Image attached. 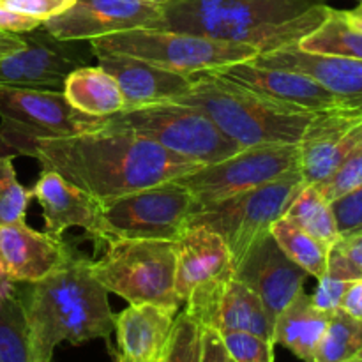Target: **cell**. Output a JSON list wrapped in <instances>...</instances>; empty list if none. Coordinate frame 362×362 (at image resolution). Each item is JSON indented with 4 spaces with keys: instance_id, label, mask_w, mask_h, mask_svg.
Listing matches in <instances>:
<instances>
[{
    "instance_id": "1",
    "label": "cell",
    "mask_w": 362,
    "mask_h": 362,
    "mask_svg": "<svg viewBox=\"0 0 362 362\" xmlns=\"http://www.w3.org/2000/svg\"><path fill=\"white\" fill-rule=\"evenodd\" d=\"M34 158L101 204L187 175L202 165L166 151L115 117L92 129L35 144Z\"/></svg>"
},
{
    "instance_id": "2",
    "label": "cell",
    "mask_w": 362,
    "mask_h": 362,
    "mask_svg": "<svg viewBox=\"0 0 362 362\" xmlns=\"http://www.w3.org/2000/svg\"><path fill=\"white\" fill-rule=\"evenodd\" d=\"M92 258L74 251L35 283H18V297L35 362H52L60 343H110L113 317L108 292L92 274Z\"/></svg>"
},
{
    "instance_id": "3",
    "label": "cell",
    "mask_w": 362,
    "mask_h": 362,
    "mask_svg": "<svg viewBox=\"0 0 362 362\" xmlns=\"http://www.w3.org/2000/svg\"><path fill=\"white\" fill-rule=\"evenodd\" d=\"M329 13L324 0H172L163 6V28L269 53L299 45Z\"/></svg>"
},
{
    "instance_id": "4",
    "label": "cell",
    "mask_w": 362,
    "mask_h": 362,
    "mask_svg": "<svg viewBox=\"0 0 362 362\" xmlns=\"http://www.w3.org/2000/svg\"><path fill=\"white\" fill-rule=\"evenodd\" d=\"M172 103L200 110L221 133L244 148L297 145L315 117V112L283 105L212 71L193 74L189 90Z\"/></svg>"
},
{
    "instance_id": "5",
    "label": "cell",
    "mask_w": 362,
    "mask_h": 362,
    "mask_svg": "<svg viewBox=\"0 0 362 362\" xmlns=\"http://www.w3.org/2000/svg\"><path fill=\"white\" fill-rule=\"evenodd\" d=\"M92 274L108 293L129 304H159L180 310L175 293V243L152 239H108Z\"/></svg>"
},
{
    "instance_id": "6",
    "label": "cell",
    "mask_w": 362,
    "mask_h": 362,
    "mask_svg": "<svg viewBox=\"0 0 362 362\" xmlns=\"http://www.w3.org/2000/svg\"><path fill=\"white\" fill-rule=\"evenodd\" d=\"M88 45L92 52L124 53L186 76L219 69L230 64L247 62L260 53L250 45L218 41L168 28H133L115 32L105 37L92 39Z\"/></svg>"
},
{
    "instance_id": "7",
    "label": "cell",
    "mask_w": 362,
    "mask_h": 362,
    "mask_svg": "<svg viewBox=\"0 0 362 362\" xmlns=\"http://www.w3.org/2000/svg\"><path fill=\"white\" fill-rule=\"evenodd\" d=\"M304 186L306 180L297 168L260 187L198 207L189 225H204L221 235L237 269L251 247L271 233L272 223L285 216Z\"/></svg>"
},
{
    "instance_id": "8",
    "label": "cell",
    "mask_w": 362,
    "mask_h": 362,
    "mask_svg": "<svg viewBox=\"0 0 362 362\" xmlns=\"http://www.w3.org/2000/svg\"><path fill=\"white\" fill-rule=\"evenodd\" d=\"M99 120V117L74 110L62 90H0V147L7 151V156L34 158L37 141L83 133L92 129Z\"/></svg>"
},
{
    "instance_id": "9",
    "label": "cell",
    "mask_w": 362,
    "mask_h": 362,
    "mask_svg": "<svg viewBox=\"0 0 362 362\" xmlns=\"http://www.w3.org/2000/svg\"><path fill=\"white\" fill-rule=\"evenodd\" d=\"M103 243L108 239H152L175 243L189 226L197 204L177 179L101 204Z\"/></svg>"
},
{
    "instance_id": "10",
    "label": "cell",
    "mask_w": 362,
    "mask_h": 362,
    "mask_svg": "<svg viewBox=\"0 0 362 362\" xmlns=\"http://www.w3.org/2000/svg\"><path fill=\"white\" fill-rule=\"evenodd\" d=\"M113 117L166 151L202 166L214 165L244 148L221 133L205 113L180 103H152Z\"/></svg>"
},
{
    "instance_id": "11",
    "label": "cell",
    "mask_w": 362,
    "mask_h": 362,
    "mask_svg": "<svg viewBox=\"0 0 362 362\" xmlns=\"http://www.w3.org/2000/svg\"><path fill=\"white\" fill-rule=\"evenodd\" d=\"M297 168L299 144L255 145L214 165L200 166L179 180L191 191L198 209L264 186Z\"/></svg>"
},
{
    "instance_id": "12",
    "label": "cell",
    "mask_w": 362,
    "mask_h": 362,
    "mask_svg": "<svg viewBox=\"0 0 362 362\" xmlns=\"http://www.w3.org/2000/svg\"><path fill=\"white\" fill-rule=\"evenodd\" d=\"M25 46L0 57V90L2 88H48L62 90L67 74L88 66L94 55L80 46L81 41H62L45 27L21 32Z\"/></svg>"
},
{
    "instance_id": "13",
    "label": "cell",
    "mask_w": 362,
    "mask_h": 362,
    "mask_svg": "<svg viewBox=\"0 0 362 362\" xmlns=\"http://www.w3.org/2000/svg\"><path fill=\"white\" fill-rule=\"evenodd\" d=\"M184 304V311L202 327L251 332L274 343V325L260 297L237 279L235 272L197 286Z\"/></svg>"
},
{
    "instance_id": "14",
    "label": "cell",
    "mask_w": 362,
    "mask_h": 362,
    "mask_svg": "<svg viewBox=\"0 0 362 362\" xmlns=\"http://www.w3.org/2000/svg\"><path fill=\"white\" fill-rule=\"evenodd\" d=\"M42 27L62 41H92L133 28H163V7L145 0H76Z\"/></svg>"
},
{
    "instance_id": "15",
    "label": "cell",
    "mask_w": 362,
    "mask_h": 362,
    "mask_svg": "<svg viewBox=\"0 0 362 362\" xmlns=\"http://www.w3.org/2000/svg\"><path fill=\"white\" fill-rule=\"evenodd\" d=\"M362 136V95L346 105L315 113L299 141L306 184L327 179Z\"/></svg>"
},
{
    "instance_id": "16",
    "label": "cell",
    "mask_w": 362,
    "mask_h": 362,
    "mask_svg": "<svg viewBox=\"0 0 362 362\" xmlns=\"http://www.w3.org/2000/svg\"><path fill=\"white\" fill-rule=\"evenodd\" d=\"M235 278L260 297L274 325L283 310L304 292L308 272L293 264L269 233L237 265Z\"/></svg>"
},
{
    "instance_id": "17",
    "label": "cell",
    "mask_w": 362,
    "mask_h": 362,
    "mask_svg": "<svg viewBox=\"0 0 362 362\" xmlns=\"http://www.w3.org/2000/svg\"><path fill=\"white\" fill-rule=\"evenodd\" d=\"M212 73L244 85L265 98H271L293 108L306 110V112H325V110L346 105L356 99L336 94L303 73L257 66L251 60L230 64V66L214 69Z\"/></svg>"
},
{
    "instance_id": "18",
    "label": "cell",
    "mask_w": 362,
    "mask_h": 362,
    "mask_svg": "<svg viewBox=\"0 0 362 362\" xmlns=\"http://www.w3.org/2000/svg\"><path fill=\"white\" fill-rule=\"evenodd\" d=\"M179 311L159 304H129L113 317L117 349L106 343L108 352L119 362H165L173 345Z\"/></svg>"
},
{
    "instance_id": "19",
    "label": "cell",
    "mask_w": 362,
    "mask_h": 362,
    "mask_svg": "<svg viewBox=\"0 0 362 362\" xmlns=\"http://www.w3.org/2000/svg\"><path fill=\"white\" fill-rule=\"evenodd\" d=\"M32 197L39 202L45 219V232L62 237L69 228L85 230L95 246L103 244L101 235V202L80 187L67 182L53 170L42 168L32 186Z\"/></svg>"
},
{
    "instance_id": "20",
    "label": "cell",
    "mask_w": 362,
    "mask_h": 362,
    "mask_svg": "<svg viewBox=\"0 0 362 362\" xmlns=\"http://www.w3.org/2000/svg\"><path fill=\"white\" fill-rule=\"evenodd\" d=\"M62 237L27 226V223L0 226V264L14 283H35L59 269L74 255Z\"/></svg>"
},
{
    "instance_id": "21",
    "label": "cell",
    "mask_w": 362,
    "mask_h": 362,
    "mask_svg": "<svg viewBox=\"0 0 362 362\" xmlns=\"http://www.w3.org/2000/svg\"><path fill=\"white\" fill-rule=\"evenodd\" d=\"M99 66L115 78L124 95V110L140 108L152 103L173 101L186 94L193 85V76L163 69L151 62L124 53L92 52ZM122 110V112H124Z\"/></svg>"
},
{
    "instance_id": "22",
    "label": "cell",
    "mask_w": 362,
    "mask_h": 362,
    "mask_svg": "<svg viewBox=\"0 0 362 362\" xmlns=\"http://www.w3.org/2000/svg\"><path fill=\"white\" fill-rule=\"evenodd\" d=\"M228 272H235L232 255L214 230L189 225L175 240V293L180 304L197 286Z\"/></svg>"
},
{
    "instance_id": "23",
    "label": "cell",
    "mask_w": 362,
    "mask_h": 362,
    "mask_svg": "<svg viewBox=\"0 0 362 362\" xmlns=\"http://www.w3.org/2000/svg\"><path fill=\"white\" fill-rule=\"evenodd\" d=\"M251 62L257 66L303 73L339 95H349V98L362 95V60L359 59L304 52L296 45L260 53Z\"/></svg>"
},
{
    "instance_id": "24",
    "label": "cell",
    "mask_w": 362,
    "mask_h": 362,
    "mask_svg": "<svg viewBox=\"0 0 362 362\" xmlns=\"http://www.w3.org/2000/svg\"><path fill=\"white\" fill-rule=\"evenodd\" d=\"M331 315L318 310L311 296L300 292L274 324V343L288 349L300 361L311 362L327 329Z\"/></svg>"
},
{
    "instance_id": "25",
    "label": "cell",
    "mask_w": 362,
    "mask_h": 362,
    "mask_svg": "<svg viewBox=\"0 0 362 362\" xmlns=\"http://www.w3.org/2000/svg\"><path fill=\"white\" fill-rule=\"evenodd\" d=\"M62 92L74 110L99 119L117 115L126 106L115 78L101 66L74 69L64 80Z\"/></svg>"
},
{
    "instance_id": "26",
    "label": "cell",
    "mask_w": 362,
    "mask_h": 362,
    "mask_svg": "<svg viewBox=\"0 0 362 362\" xmlns=\"http://www.w3.org/2000/svg\"><path fill=\"white\" fill-rule=\"evenodd\" d=\"M271 235L276 240L283 253L308 272V276L320 279L327 274L329 247H325L320 240L304 232L296 223L288 221L286 218L278 219L272 223Z\"/></svg>"
},
{
    "instance_id": "27",
    "label": "cell",
    "mask_w": 362,
    "mask_h": 362,
    "mask_svg": "<svg viewBox=\"0 0 362 362\" xmlns=\"http://www.w3.org/2000/svg\"><path fill=\"white\" fill-rule=\"evenodd\" d=\"M283 218L296 223L299 228L320 240L325 247H329V251L339 240L331 204L318 193L313 184H306L303 187Z\"/></svg>"
},
{
    "instance_id": "28",
    "label": "cell",
    "mask_w": 362,
    "mask_h": 362,
    "mask_svg": "<svg viewBox=\"0 0 362 362\" xmlns=\"http://www.w3.org/2000/svg\"><path fill=\"white\" fill-rule=\"evenodd\" d=\"M297 46L304 52L362 60V32L346 23L341 11L332 7L327 20L306 37L300 39Z\"/></svg>"
},
{
    "instance_id": "29",
    "label": "cell",
    "mask_w": 362,
    "mask_h": 362,
    "mask_svg": "<svg viewBox=\"0 0 362 362\" xmlns=\"http://www.w3.org/2000/svg\"><path fill=\"white\" fill-rule=\"evenodd\" d=\"M362 346L361 320L338 310L331 315L327 329L318 343L311 362H350Z\"/></svg>"
},
{
    "instance_id": "30",
    "label": "cell",
    "mask_w": 362,
    "mask_h": 362,
    "mask_svg": "<svg viewBox=\"0 0 362 362\" xmlns=\"http://www.w3.org/2000/svg\"><path fill=\"white\" fill-rule=\"evenodd\" d=\"M0 362H35L18 290L0 304Z\"/></svg>"
},
{
    "instance_id": "31",
    "label": "cell",
    "mask_w": 362,
    "mask_h": 362,
    "mask_svg": "<svg viewBox=\"0 0 362 362\" xmlns=\"http://www.w3.org/2000/svg\"><path fill=\"white\" fill-rule=\"evenodd\" d=\"M32 189L18 182L13 156L0 154V226L25 223Z\"/></svg>"
},
{
    "instance_id": "32",
    "label": "cell",
    "mask_w": 362,
    "mask_h": 362,
    "mask_svg": "<svg viewBox=\"0 0 362 362\" xmlns=\"http://www.w3.org/2000/svg\"><path fill=\"white\" fill-rule=\"evenodd\" d=\"M318 193L327 202H332L334 198L349 193L362 186V136L352 147V151L343 158L338 168L324 179L322 182L313 184Z\"/></svg>"
},
{
    "instance_id": "33",
    "label": "cell",
    "mask_w": 362,
    "mask_h": 362,
    "mask_svg": "<svg viewBox=\"0 0 362 362\" xmlns=\"http://www.w3.org/2000/svg\"><path fill=\"white\" fill-rule=\"evenodd\" d=\"M233 362H274V343L243 331L219 332Z\"/></svg>"
},
{
    "instance_id": "34",
    "label": "cell",
    "mask_w": 362,
    "mask_h": 362,
    "mask_svg": "<svg viewBox=\"0 0 362 362\" xmlns=\"http://www.w3.org/2000/svg\"><path fill=\"white\" fill-rule=\"evenodd\" d=\"M327 274L343 281L362 278V235L339 239L329 251Z\"/></svg>"
},
{
    "instance_id": "35",
    "label": "cell",
    "mask_w": 362,
    "mask_h": 362,
    "mask_svg": "<svg viewBox=\"0 0 362 362\" xmlns=\"http://www.w3.org/2000/svg\"><path fill=\"white\" fill-rule=\"evenodd\" d=\"M202 325L186 311H179L175 318L173 345L165 362H200Z\"/></svg>"
},
{
    "instance_id": "36",
    "label": "cell",
    "mask_w": 362,
    "mask_h": 362,
    "mask_svg": "<svg viewBox=\"0 0 362 362\" xmlns=\"http://www.w3.org/2000/svg\"><path fill=\"white\" fill-rule=\"evenodd\" d=\"M329 204L339 239L362 235V186L334 198Z\"/></svg>"
},
{
    "instance_id": "37",
    "label": "cell",
    "mask_w": 362,
    "mask_h": 362,
    "mask_svg": "<svg viewBox=\"0 0 362 362\" xmlns=\"http://www.w3.org/2000/svg\"><path fill=\"white\" fill-rule=\"evenodd\" d=\"M74 2L76 0H0V6L45 23L49 18L69 9Z\"/></svg>"
},
{
    "instance_id": "38",
    "label": "cell",
    "mask_w": 362,
    "mask_h": 362,
    "mask_svg": "<svg viewBox=\"0 0 362 362\" xmlns=\"http://www.w3.org/2000/svg\"><path fill=\"white\" fill-rule=\"evenodd\" d=\"M352 281H343V279L332 278V276L325 274L318 279V286L315 293L311 296L315 306L318 310L325 311V313L332 315L341 308V300L345 297L346 288Z\"/></svg>"
},
{
    "instance_id": "39",
    "label": "cell",
    "mask_w": 362,
    "mask_h": 362,
    "mask_svg": "<svg viewBox=\"0 0 362 362\" xmlns=\"http://www.w3.org/2000/svg\"><path fill=\"white\" fill-rule=\"evenodd\" d=\"M200 362H228L223 339L218 331L209 327H202V354Z\"/></svg>"
},
{
    "instance_id": "40",
    "label": "cell",
    "mask_w": 362,
    "mask_h": 362,
    "mask_svg": "<svg viewBox=\"0 0 362 362\" xmlns=\"http://www.w3.org/2000/svg\"><path fill=\"white\" fill-rule=\"evenodd\" d=\"M42 21L34 20V18L23 16V14L13 13L0 6V32H13V34H21V32H30L34 28L41 27Z\"/></svg>"
},
{
    "instance_id": "41",
    "label": "cell",
    "mask_w": 362,
    "mask_h": 362,
    "mask_svg": "<svg viewBox=\"0 0 362 362\" xmlns=\"http://www.w3.org/2000/svg\"><path fill=\"white\" fill-rule=\"evenodd\" d=\"M339 310L345 311L349 317L356 318V320H362V278L350 283Z\"/></svg>"
},
{
    "instance_id": "42",
    "label": "cell",
    "mask_w": 362,
    "mask_h": 362,
    "mask_svg": "<svg viewBox=\"0 0 362 362\" xmlns=\"http://www.w3.org/2000/svg\"><path fill=\"white\" fill-rule=\"evenodd\" d=\"M25 46V39L21 34L13 32H0V57L21 49Z\"/></svg>"
},
{
    "instance_id": "43",
    "label": "cell",
    "mask_w": 362,
    "mask_h": 362,
    "mask_svg": "<svg viewBox=\"0 0 362 362\" xmlns=\"http://www.w3.org/2000/svg\"><path fill=\"white\" fill-rule=\"evenodd\" d=\"M16 290H18V283H14L13 279L9 278L6 269H4L2 264H0V297L6 299V297L16 293Z\"/></svg>"
},
{
    "instance_id": "44",
    "label": "cell",
    "mask_w": 362,
    "mask_h": 362,
    "mask_svg": "<svg viewBox=\"0 0 362 362\" xmlns=\"http://www.w3.org/2000/svg\"><path fill=\"white\" fill-rule=\"evenodd\" d=\"M341 16L345 18V21L349 25H352L354 28L362 32V2L356 9H350V11H341Z\"/></svg>"
},
{
    "instance_id": "45",
    "label": "cell",
    "mask_w": 362,
    "mask_h": 362,
    "mask_svg": "<svg viewBox=\"0 0 362 362\" xmlns=\"http://www.w3.org/2000/svg\"><path fill=\"white\" fill-rule=\"evenodd\" d=\"M145 2L152 4V6L163 7V6H166V4H168V2H172V0H145Z\"/></svg>"
},
{
    "instance_id": "46",
    "label": "cell",
    "mask_w": 362,
    "mask_h": 362,
    "mask_svg": "<svg viewBox=\"0 0 362 362\" xmlns=\"http://www.w3.org/2000/svg\"><path fill=\"white\" fill-rule=\"evenodd\" d=\"M350 362H362V346L359 349V352H357L356 356H354V359L350 361Z\"/></svg>"
},
{
    "instance_id": "47",
    "label": "cell",
    "mask_w": 362,
    "mask_h": 362,
    "mask_svg": "<svg viewBox=\"0 0 362 362\" xmlns=\"http://www.w3.org/2000/svg\"><path fill=\"white\" fill-rule=\"evenodd\" d=\"M110 356H112V362H119V359H117V357H115V356H113V354H112V352H110Z\"/></svg>"
},
{
    "instance_id": "48",
    "label": "cell",
    "mask_w": 362,
    "mask_h": 362,
    "mask_svg": "<svg viewBox=\"0 0 362 362\" xmlns=\"http://www.w3.org/2000/svg\"><path fill=\"white\" fill-rule=\"evenodd\" d=\"M2 300H4V299H2V297H0V304H2Z\"/></svg>"
},
{
    "instance_id": "49",
    "label": "cell",
    "mask_w": 362,
    "mask_h": 362,
    "mask_svg": "<svg viewBox=\"0 0 362 362\" xmlns=\"http://www.w3.org/2000/svg\"><path fill=\"white\" fill-rule=\"evenodd\" d=\"M228 362H233V361H232V359H230V357H228Z\"/></svg>"
},
{
    "instance_id": "50",
    "label": "cell",
    "mask_w": 362,
    "mask_h": 362,
    "mask_svg": "<svg viewBox=\"0 0 362 362\" xmlns=\"http://www.w3.org/2000/svg\"><path fill=\"white\" fill-rule=\"evenodd\" d=\"M359 2H362V0H359Z\"/></svg>"
},
{
    "instance_id": "51",
    "label": "cell",
    "mask_w": 362,
    "mask_h": 362,
    "mask_svg": "<svg viewBox=\"0 0 362 362\" xmlns=\"http://www.w3.org/2000/svg\"><path fill=\"white\" fill-rule=\"evenodd\" d=\"M361 324H362V320H361Z\"/></svg>"
}]
</instances>
